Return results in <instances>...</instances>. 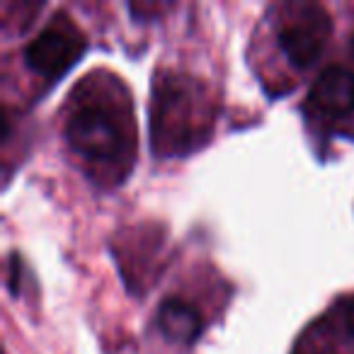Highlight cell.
I'll list each match as a JSON object with an SVG mask.
<instances>
[{"label": "cell", "mask_w": 354, "mask_h": 354, "mask_svg": "<svg viewBox=\"0 0 354 354\" xmlns=\"http://www.w3.org/2000/svg\"><path fill=\"white\" fill-rule=\"evenodd\" d=\"M330 35H333V20L323 6L296 3L286 8L277 30V41L291 64L308 68L320 59Z\"/></svg>", "instance_id": "cell-2"}, {"label": "cell", "mask_w": 354, "mask_h": 354, "mask_svg": "<svg viewBox=\"0 0 354 354\" xmlns=\"http://www.w3.org/2000/svg\"><path fill=\"white\" fill-rule=\"evenodd\" d=\"M83 35L75 30L73 22L66 15H56L54 22L49 27H44L25 46V61L37 73L46 75V78H56V75L66 73L83 56Z\"/></svg>", "instance_id": "cell-3"}, {"label": "cell", "mask_w": 354, "mask_h": 354, "mask_svg": "<svg viewBox=\"0 0 354 354\" xmlns=\"http://www.w3.org/2000/svg\"><path fill=\"white\" fill-rule=\"evenodd\" d=\"M344 318H347V328H349V333L354 335V296H352V299H349L347 310H344Z\"/></svg>", "instance_id": "cell-6"}, {"label": "cell", "mask_w": 354, "mask_h": 354, "mask_svg": "<svg viewBox=\"0 0 354 354\" xmlns=\"http://www.w3.org/2000/svg\"><path fill=\"white\" fill-rule=\"evenodd\" d=\"M308 102L315 112L330 119L347 117L354 112V71L344 66H330L310 85Z\"/></svg>", "instance_id": "cell-4"}, {"label": "cell", "mask_w": 354, "mask_h": 354, "mask_svg": "<svg viewBox=\"0 0 354 354\" xmlns=\"http://www.w3.org/2000/svg\"><path fill=\"white\" fill-rule=\"evenodd\" d=\"M66 138L75 153L90 160H117L129 146L114 112L100 102H83L71 112Z\"/></svg>", "instance_id": "cell-1"}, {"label": "cell", "mask_w": 354, "mask_h": 354, "mask_svg": "<svg viewBox=\"0 0 354 354\" xmlns=\"http://www.w3.org/2000/svg\"><path fill=\"white\" fill-rule=\"evenodd\" d=\"M158 330L162 333V337L167 342L175 344H192L194 339L202 335L204 320L202 313L194 308L192 304L183 299H167L158 306L156 315Z\"/></svg>", "instance_id": "cell-5"}]
</instances>
